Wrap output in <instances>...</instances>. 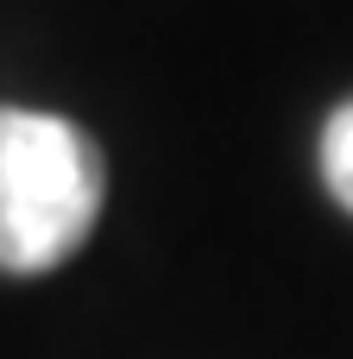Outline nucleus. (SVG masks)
Masks as SVG:
<instances>
[{
    "mask_svg": "<svg viewBox=\"0 0 353 359\" xmlns=\"http://www.w3.org/2000/svg\"><path fill=\"white\" fill-rule=\"evenodd\" d=\"M107 170L95 139L38 107H0V271H57L101 221Z\"/></svg>",
    "mask_w": 353,
    "mask_h": 359,
    "instance_id": "nucleus-1",
    "label": "nucleus"
},
{
    "mask_svg": "<svg viewBox=\"0 0 353 359\" xmlns=\"http://www.w3.org/2000/svg\"><path fill=\"white\" fill-rule=\"evenodd\" d=\"M322 183L353 215V101H341L328 114V126H322Z\"/></svg>",
    "mask_w": 353,
    "mask_h": 359,
    "instance_id": "nucleus-2",
    "label": "nucleus"
}]
</instances>
